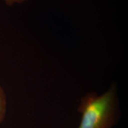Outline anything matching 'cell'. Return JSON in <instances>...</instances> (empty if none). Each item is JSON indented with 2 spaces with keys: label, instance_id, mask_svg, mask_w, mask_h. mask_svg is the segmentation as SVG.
I'll use <instances>...</instances> for the list:
<instances>
[{
  "label": "cell",
  "instance_id": "cell-1",
  "mask_svg": "<svg viewBox=\"0 0 128 128\" xmlns=\"http://www.w3.org/2000/svg\"><path fill=\"white\" fill-rule=\"evenodd\" d=\"M115 87L101 96L92 92L82 97L78 110L82 114L78 128H112L118 119Z\"/></svg>",
  "mask_w": 128,
  "mask_h": 128
},
{
  "label": "cell",
  "instance_id": "cell-2",
  "mask_svg": "<svg viewBox=\"0 0 128 128\" xmlns=\"http://www.w3.org/2000/svg\"><path fill=\"white\" fill-rule=\"evenodd\" d=\"M5 112L6 98L4 90L0 86V123H1L4 119Z\"/></svg>",
  "mask_w": 128,
  "mask_h": 128
},
{
  "label": "cell",
  "instance_id": "cell-3",
  "mask_svg": "<svg viewBox=\"0 0 128 128\" xmlns=\"http://www.w3.org/2000/svg\"><path fill=\"white\" fill-rule=\"evenodd\" d=\"M6 4L9 6H12L15 3L22 4L26 0H4Z\"/></svg>",
  "mask_w": 128,
  "mask_h": 128
}]
</instances>
